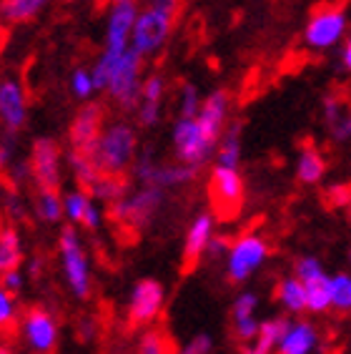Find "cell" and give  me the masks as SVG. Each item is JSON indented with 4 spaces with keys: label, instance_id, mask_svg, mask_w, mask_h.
Instances as JSON below:
<instances>
[{
    "label": "cell",
    "instance_id": "6da1fadb",
    "mask_svg": "<svg viewBox=\"0 0 351 354\" xmlns=\"http://www.w3.org/2000/svg\"><path fill=\"white\" fill-rule=\"evenodd\" d=\"M143 58L133 46L106 48L93 63L95 88L108 93L111 101L123 111H135L141 101L143 86Z\"/></svg>",
    "mask_w": 351,
    "mask_h": 354
},
{
    "label": "cell",
    "instance_id": "7a4b0ae2",
    "mask_svg": "<svg viewBox=\"0 0 351 354\" xmlns=\"http://www.w3.org/2000/svg\"><path fill=\"white\" fill-rule=\"evenodd\" d=\"M91 156L103 174H121L123 176L138 156V133L126 121L106 123Z\"/></svg>",
    "mask_w": 351,
    "mask_h": 354
},
{
    "label": "cell",
    "instance_id": "3957f363",
    "mask_svg": "<svg viewBox=\"0 0 351 354\" xmlns=\"http://www.w3.org/2000/svg\"><path fill=\"white\" fill-rule=\"evenodd\" d=\"M58 257H61L63 279L68 289L73 292L78 299H88L91 289H93V277H91V261L88 252L83 246V239L78 236L73 226H66L58 236Z\"/></svg>",
    "mask_w": 351,
    "mask_h": 354
},
{
    "label": "cell",
    "instance_id": "277c9868",
    "mask_svg": "<svg viewBox=\"0 0 351 354\" xmlns=\"http://www.w3.org/2000/svg\"><path fill=\"white\" fill-rule=\"evenodd\" d=\"M163 198H166L163 189L141 184L138 191H129L126 196L108 206L111 218L118 221L121 226H126V229H131V232H143L163 206Z\"/></svg>",
    "mask_w": 351,
    "mask_h": 354
},
{
    "label": "cell",
    "instance_id": "5b68a950",
    "mask_svg": "<svg viewBox=\"0 0 351 354\" xmlns=\"http://www.w3.org/2000/svg\"><path fill=\"white\" fill-rule=\"evenodd\" d=\"M271 257V246L261 234H241L238 239H234L226 252V274L229 281L234 284H246L254 274L261 269Z\"/></svg>",
    "mask_w": 351,
    "mask_h": 354
},
{
    "label": "cell",
    "instance_id": "8992f818",
    "mask_svg": "<svg viewBox=\"0 0 351 354\" xmlns=\"http://www.w3.org/2000/svg\"><path fill=\"white\" fill-rule=\"evenodd\" d=\"M349 15L341 6H321L309 15L304 26V43L314 53H326L344 43Z\"/></svg>",
    "mask_w": 351,
    "mask_h": 354
},
{
    "label": "cell",
    "instance_id": "52a82bcc",
    "mask_svg": "<svg viewBox=\"0 0 351 354\" xmlns=\"http://www.w3.org/2000/svg\"><path fill=\"white\" fill-rule=\"evenodd\" d=\"M171 141H173V153L181 164L189 166H206L216 153L218 141L203 131V126L198 123L196 116L183 118L178 116V121L173 123V131H171Z\"/></svg>",
    "mask_w": 351,
    "mask_h": 354
},
{
    "label": "cell",
    "instance_id": "ba28073f",
    "mask_svg": "<svg viewBox=\"0 0 351 354\" xmlns=\"http://www.w3.org/2000/svg\"><path fill=\"white\" fill-rule=\"evenodd\" d=\"M173 13H166L161 8L146 6L138 10V18H135L133 35H131V46L143 55V58H151V55L161 53L163 46L169 43L171 30H173Z\"/></svg>",
    "mask_w": 351,
    "mask_h": 354
},
{
    "label": "cell",
    "instance_id": "9c48e42d",
    "mask_svg": "<svg viewBox=\"0 0 351 354\" xmlns=\"http://www.w3.org/2000/svg\"><path fill=\"white\" fill-rule=\"evenodd\" d=\"M209 198L218 218H234L246 198V184L238 169L214 164L209 176Z\"/></svg>",
    "mask_w": 351,
    "mask_h": 354
},
{
    "label": "cell",
    "instance_id": "30bf717a",
    "mask_svg": "<svg viewBox=\"0 0 351 354\" xmlns=\"http://www.w3.org/2000/svg\"><path fill=\"white\" fill-rule=\"evenodd\" d=\"M133 174L141 184H151L163 191H169V189H176V186L191 184V181L196 178L198 169L196 166L181 164V161H178V164H161V161H155L153 153L146 149L143 153L135 156Z\"/></svg>",
    "mask_w": 351,
    "mask_h": 354
},
{
    "label": "cell",
    "instance_id": "8fae6325",
    "mask_svg": "<svg viewBox=\"0 0 351 354\" xmlns=\"http://www.w3.org/2000/svg\"><path fill=\"white\" fill-rule=\"evenodd\" d=\"M30 178L38 189H58L63 181V151L58 141L50 136H41L30 149Z\"/></svg>",
    "mask_w": 351,
    "mask_h": 354
},
{
    "label": "cell",
    "instance_id": "7c38bea8",
    "mask_svg": "<svg viewBox=\"0 0 351 354\" xmlns=\"http://www.w3.org/2000/svg\"><path fill=\"white\" fill-rule=\"evenodd\" d=\"M21 337L33 354H53L58 347V322L43 307L28 309L21 322Z\"/></svg>",
    "mask_w": 351,
    "mask_h": 354
},
{
    "label": "cell",
    "instance_id": "4fadbf2b",
    "mask_svg": "<svg viewBox=\"0 0 351 354\" xmlns=\"http://www.w3.org/2000/svg\"><path fill=\"white\" fill-rule=\"evenodd\" d=\"M163 304H166V289L161 281L141 279L133 284L129 297V322L133 327H146L161 317Z\"/></svg>",
    "mask_w": 351,
    "mask_h": 354
},
{
    "label": "cell",
    "instance_id": "5bb4252c",
    "mask_svg": "<svg viewBox=\"0 0 351 354\" xmlns=\"http://www.w3.org/2000/svg\"><path fill=\"white\" fill-rule=\"evenodd\" d=\"M103 126H106V111H103V106H98L93 101H83V106L75 111V116L70 118V126H68V143H70V149L91 153L98 136H101Z\"/></svg>",
    "mask_w": 351,
    "mask_h": 354
},
{
    "label": "cell",
    "instance_id": "9a60e30c",
    "mask_svg": "<svg viewBox=\"0 0 351 354\" xmlns=\"http://www.w3.org/2000/svg\"><path fill=\"white\" fill-rule=\"evenodd\" d=\"M28 121V93L15 75L0 78V123L8 133H18Z\"/></svg>",
    "mask_w": 351,
    "mask_h": 354
},
{
    "label": "cell",
    "instance_id": "2e32d148",
    "mask_svg": "<svg viewBox=\"0 0 351 354\" xmlns=\"http://www.w3.org/2000/svg\"><path fill=\"white\" fill-rule=\"evenodd\" d=\"M63 218H68L70 226H83L88 232H95L103 221V214L95 206V198L91 196V191L78 186V189L63 194Z\"/></svg>",
    "mask_w": 351,
    "mask_h": 354
},
{
    "label": "cell",
    "instance_id": "e0dca14e",
    "mask_svg": "<svg viewBox=\"0 0 351 354\" xmlns=\"http://www.w3.org/2000/svg\"><path fill=\"white\" fill-rule=\"evenodd\" d=\"M138 3H115L106 15V48H129L133 35Z\"/></svg>",
    "mask_w": 351,
    "mask_h": 354
},
{
    "label": "cell",
    "instance_id": "ac0fdd59",
    "mask_svg": "<svg viewBox=\"0 0 351 354\" xmlns=\"http://www.w3.org/2000/svg\"><path fill=\"white\" fill-rule=\"evenodd\" d=\"M216 236V214H198L191 221L186 239H183V261L186 266H196L206 257L211 239Z\"/></svg>",
    "mask_w": 351,
    "mask_h": 354
},
{
    "label": "cell",
    "instance_id": "d6986e66",
    "mask_svg": "<svg viewBox=\"0 0 351 354\" xmlns=\"http://www.w3.org/2000/svg\"><path fill=\"white\" fill-rule=\"evenodd\" d=\"M229 113H231V95H229V91L218 88V91H211V93L203 98L196 118L203 126V131H206L214 141H218L223 129L229 126Z\"/></svg>",
    "mask_w": 351,
    "mask_h": 354
},
{
    "label": "cell",
    "instance_id": "ffe728a7",
    "mask_svg": "<svg viewBox=\"0 0 351 354\" xmlns=\"http://www.w3.org/2000/svg\"><path fill=\"white\" fill-rule=\"evenodd\" d=\"M319 339H321V334H319L314 322L289 319L276 347V354H314L319 347Z\"/></svg>",
    "mask_w": 351,
    "mask_h": 354
},
{
    "label": "cell",
    "instance_id": "44dd1931",
    "mask_svg": "<svg viewBox=\"0 0 351 354\" xmlns=\"http://www.w3.org/2000/svg\"><path fill=\"white\" fill-rule=\"evenodd\" d=\"M258 312V297L254 292H241L234 299V307H231V319H234V334L246 344L258 334L261 322L256 317Z\"/></svg>",
    "mask_w": 351,
    "mask_h": 354
},
{
    "label": "cell",
    "instance_id": "7402d4cb",
    "mask_svg": "<svg viewBox=\"0 0 351 354\" xmlns=\"http://www.w3.org/2000/svg\"><path fill=\"white\" fill-rule=\"evenodd\" d=\"M321 118H324L326 133L334 143L351 141V109L339 95H326L321 106Z\"/></svg>",
    "mask_w": 351,
    "mask_h": 354
},
{
    "label": "cell",
    "instance_id": "603a6c76",
    "mask_svg": "<svg viewBox=\"0 0 351 354\" xmlns=\"http://www.w3.org/2000/svg\"><path fill=\"white\" fill-rule=\"evenodd\" d=\"M289 319L284 317H271V319H263L258 334L251 342H246L241 349V354H276L278 342H281V334H284Z\"/></svg>",
    "mask_w": 351,
    "mask_h": 354
},
{
    "label": "cell",
    "instance_id": "cb8c5ba5",
    "mask_svg": "<svg viewBox=\"0 0 351 354\" xmlns=\"http://www.w3.org/2000/svg\"><path fill=\"white\" fill-rule=\"evenodd\" d=\"M276 301L286 314H306L309 312V299H306V286L296 274H289L276 284Z\"/></svg>",
    "mask_w": 351,
    "mask_h": 354
},
{
    "label": "cell",
    "instance_id": "d4e9b609",
    "mask_svg": "<svg viewBox=\"0 0 351 354\" xmlns=\"http://www.w3.org/2000/svg\"><path fill=\"white\" fill-rule=\"evenodd\" d=\"M326 176V156L316 146H301L296 156V178L301 181L304 186H316L321 184Z\"/></svg>",
    "mask_w": 351,
    "mask_h": 354
},
{
    "label": "cell",
    "instance_id": "484cf974",
    "mask_svg": "<svg viewBox=\"0 0 351 354\" xmlns=\"http://www.w3.org/2000/svg\"><path fill=\"white\" fill-rule=\"evenodd\" d=\"M53 0H0V18L10 26L35 21Z\"/></svg>",
    "mask_w": 351,
    "mask_h": 354
},
{
    "label": "cell",
    "instance_id": "4316f807",
    "mask_svg": "<svg viewBox=\"0 0 351 354\" xmlns=\"http://www.w3.org/2000/svg\"><path fill=\"white\" fill-rule=\"evenodd\" d=\"M241 123L234 121L229 123L226 129H223L221 138H218V146H216V158L218 166H231V169H238L241 166Z\"/></svg>",
    "mask_w": 351,
    "mask_h": 354
},
{
    "label": "cell",
    "instance_id": "83f0119b",
    "mask_svg": "<svg viewBox=\"0 0 351 354\" xmlns=\"http://www.w3.org/2000/svg\"><path fill=\"white\" fill-rule=\"evenodd\" d=\"M68 166H70V174L75 176V181H78V186L86 191H91V186L95 184V178L101 176L103 171L95 166L93 156L91 153H86V151H75L70 149L66 156Z\"/></svg>",
    "mask_w": 351,
    "mask_h": 354
},
{
    "label": "cell",
    "instance_id": "f1b7e54d",
    "mask_svg": "<svg viewBox=\"0 0 351 354\" xmlns=\"http://www.w3.org/2000/svg\"><path fill=\"white\" fill-rule=\"evenodd\" d=\"M126 194H129V181L121 174H101V176L95 178V184L91 186V196L108 206L115 204Z\"/></svg>",
    "mask_w": 351,
    "mask_h": 354
},
{
    "label": "cell",
    "instance_id": "f546056e",
    "mask_svg": "<svg viewBox=\"0 0 351 354\" xmlns=\"http://www.w3.org/2000/svg\"><path fill=\"white\" fill-rule=\"evenodd\" d=\"M304 286H306V299H309V314L331 312V274L329 272L304 281Z\"/></svg>",
    "mask_w": 351,
    "mask_h": 354
},
{
    "label": "cell",
    "instance_id": "4dcf8cb0",
    "mask_svg": "<svg viewBox=\"0 0 351 354\" xmlns=\"http://www.w3.org/2000/svg\"><path fill=\"white\" fill-rule=\"evenodd\" d=\"M23 261V244L15 229H0V274L18 269Z\"/></svg>",
    "mask_w": 351,
    "mask_h": 354
},
{
    "label": "cell",
    "instance_id": "1f68e13d",
    "mask_svg": "<svg viewBox=\"0 0 351 354\" xmlns=\"http://www.w3.org/2000/svg\"><path fill=\"white\" fill-rule=\"evenodd\" d=\"M35 214L46 224H58L63 218V196L58 189H38L35 196Z\"/></svg>",
    "mask_w": 351,
    "mask_h": 354
},
{
    "label": "cell",
    "instance_id": "d6a6232c",
    "mask_svg": "<svg viewBox=\"0 0 351 354\" xmlns=\"http://www.w3.org/2000/svg\"><path fill=\"white\" fill-rule=\"evenodd\" d=\"M331 312L351 314V272L331 274Z\"/></svg>",
    "mask_w": 351,
    "mask_h": 354
},
{
    "label": "cell",
    "instance_id": "836d02e7",
    "mask_svg": "<svg viewBox=\"0 0 351 354\" xmlns=\"http://www.w3.org/2000/svg\"><path fill=\"white\" fill-rule=\"evenodd\" d=\"M201 93L193 83H181L178 86V116L183 118H191V116H198V109H201Z\"/></svg>",
    "mask_w": 351,
    "mask_h": 354
},
{
    "label": "cell",
    "instance_id": "e575fe53",
    "mask_svg": "<svg viewBox=\"0 0 351 354\" xmlns=\"http://www.w3.org/2000/svg\"><path fill=\"white\" fill-rule=\"evenodd\" d=\"M95 78L91 68H75L70 73V93L78 98V101H91L95 93Z\"/></svg>",
    "mask_w": 351,
    "mask_h": 354
},
{
    "label": "cell",
    "instance_id": "d590c367",
    "mask_svg": "<svg viewBox=\"0 0 351 354\" xmlns=\"http://www.w3.org/2000/svg\"><path fill=\"white\" fill-rule=\"evenodd\" d=\"M166 86H169V81H166V75H163V73H158V71L149 73L146 78H143L141 101L161 103V106H163V98H166ZM141 101H138V103H141Z\"/></svg>",
    "mask_w": 351,
    "mask_h": 354
},
{
    "label": "cell",
    "instance_id": "8d00e7d4",
    "mask_svg": "<svg viewBox=\"0 0 351 354\" xmlns=\"http://www.w3.org/2000/svg\"><path fill=\"white\" fill-rule=\"evenodd\" d=\"M138 354H171V344L163 332H146L138 342Z\"/></svg>",
    "mask_w": 351,
    "mask_h": 354
},
{
    "label": "cell",
    "instance_id": "74e56055",
    "mask_svg": "<svg viewBox=\"0 0 351 354\" xmlns=\"http://www.w3.org/2000/svg\"><path fill=\"white\" fill-rule=\"evenodd\" d=\"M18 319V304H15V294H10L6 286L0 284V332L10 329Z\"/></svg>",
    "mask_w": 351,
    "mask_h": 354
},
{
    "label": "cell",
    "instance_id": "f35d334b",
    "mask_svg": "<svg viewBox=\"0 0 351 354\" xmlns=\"http://www.w3.org/2000/svg\"><path fill=\"white\" fill-rule=\"evenodd\" d=\"M211 347H214V342H211L209 334H196L183 344L178 354H211Z\"/></svg>",
    "mask_w": 351,
    "mask_h": 354
},
{
    "label": "cell",
    "instance_id": "ab89813d",
    "mask_svg": "<svg viewBox=\"0 0 351 354\" xmlns=\"http://www.w3.org/2000/svg\"><path fill=\"white\" fill-rule=\"evenodd\" d=\"M349 196H351V189L344 184H336L331 186L329 191H326V201H329L334 209H346V204H349Z\"/></svg>",
    "mask_w": 351,
    "mask_h": 354
},
{
    "label": "cell",
    "instance_id": "60d3db41",
    "mask_svg": "<svg viewBox=\"0 0 351 354\" xmlns=\"http://www.w3.org/2000/svg\"><path fill=\"white\" fill-rule=\"evenodd\" d=\"M0 284L6 286L10 294H18L26 286V274L21 272V269H10V272L0 274Z\"/></svg>",
    "mask_w": 351,
    "mask_h": 354
},
{
    "label": "cell",
    "instance_id": "b9f144b4",
    "mask_svg": "<svg viewBox=\"0 0 351 354\" xmlns=\"http://www.w3.org/2000/svg\"><path fill=\"white\" fill-rule=\"evenodd\" d=\"M229 244L231 241H226V239H221V236H214L211 239V244H209V249H206V257H226V252H229Z\"/></svg>",
    "mask_w": 351,
    "mask_h": 354
},
{
    "label": "cell",
    "instance_id": "7bdbcfd3",
    "mask_svg": "<svg viewBox=\"0 0 351 354\" xmlns=\"http://www.w3.org/2000/svg\"><path fill=\"white\" fill-rule=\"evenodd\" d=\"M13 166V143L0 141V174Z\"/></svg>",
    "mask_w": 351,
    "mask_h": 354
},
{
    "label": "cell",
    "instance_id": "ee69618b",
    "mask_svg": "<svg viewBox=\"0 0 351 354\" xmlns=\"http://www.w3.org/2000/svg\"><path fill=\"white\" fill-rule=\"evenodd\" d=\"M339 63H341V71L351 75V35L344 38L341 43V53H339Z\"/></svg>",
    "mask_w": 351,
    "mask_h": 354
},
{
    "label": "cell",
    "instance_id": "f6af8a7d",
    "mask_svg": "<svg viewBox=\"0 0 351 354\" xmlns=\"http://www.w3.org/2000/svg\"><path fill=\"white\" fill-rule=\"evenodd\" d=\"M149 6H155L166 10V13H173L178 15V8H181V0H149Z\"/></svg>",
    "mask_w": 351,
    "mask_h": 354
},
{
    "label": "cell",
    "instance_id": "bcb514c9",
    "mask_svg": "<svg viewBox=\"0 0 351 354\" xmlns=\"http://www.w3.org/2000/svg\"><path fill=\"white\" fill-rule=\"evenodd\" d=\"M93 332H95L93 319H83V322H81V327H78V334H81L83 339H91V337H93Z\"/></svg>",
    "mask_w": 351,
    "mask_h": 354
},
{
    "label": "cell",
    "instance_id": "7dc6e473",
    "mask_svg": "<svg viewBox=\"0 0 351 354\" xmlns=\"http://www.w3.org/2000/svg\"><path fill=\"white\" fill-rule=\"evenodd\" d=\"M8 212L13 214L15 218L23 216V204L18 201V196H8Z\"/></svg>",
    "mask_w": 351,
    "mask_h": 354
},
{
    "label": "cell",
    "instance_id": "c3c4849f",
    "mask_svg": "<svg viewBox=\"0 0 351 354\" xmlns=\"http://www.w3.org/2000/svg\"><path fill=\"white\" fill-rule=\"evenodd\" d=\"M6 41V28H3V18H0V46Z\"/></svg>",
    "mask_w": 351,
    "mask_h": 354
},
{
    "label": "cell",
    "instance_id": "681fc988",
    "mask_svg": "<svg viewBox=\"0 0 351 354\" xmlns=\"http://www.w3.org/2000/svg\"><path fill=\"white\" fill-rule=\"evenodd\" d=\"M108 6H115V3H138V0H106Z\"/></svg>",
    "mask_w": 351,
    "mask_h": 354
},
{
    "label": "cell",
    "instance_id": "f907efd6",
    "mask_svg": "<svg viewBox=\"0 0 351 354\" xmlns=\"http://www.w3.org/2000/svg\"><path fill=\"white\" fill-rule=\"evenodd\" d=\"M0 354H15L10 347H6V344H0Z\"/></svg>",
    "mask_w": 351,
    "mask_h": 354
},
{
    "label": "cell",
    "instance_id": "816d5d0a",
    "mask_svg": "<svg viewBox=\"0 0 351 354\" xmlns=\"http://www.w3.org/2000/svg\"><path fill=\"white\" fill-rule=\"evenodd\" d=\"M346 214H349V221H351V196H349V204H346Z\"/></svg>",
    "mask_w": 351,
    "mask_h": 354
},
{
    "label": "cell",
    "instance_id": "f5cc1de1",
    "mask_svg": "<svg viewBox=\"0 0 351 354\" xmlns=\"http://www.w3.org/2000/svg\"><path fill=\"white\" fill-rule=\"evenodd\" d=\"M349 264H351V249H349Z\"/></svg>",
    "mask_w": 351,
    "mask_h": 354
}]
</instances>
